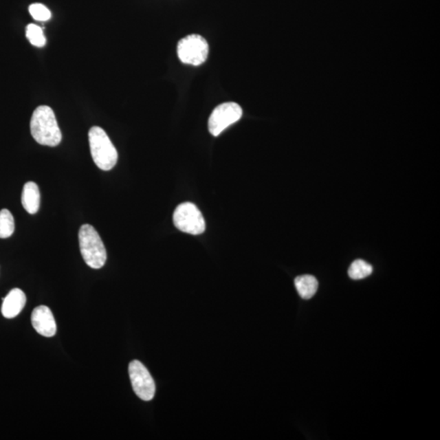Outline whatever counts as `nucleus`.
<instances>
[{
  "instance_id": "obj_1",
  "label": "nucleus",
  "mask_w": 440,
  "mask_h": 440,
  "mask_svg": "<svg viewBox=\"0 0 440 440\" xmlns=\"http://www.w3.org/2000/svg\"><path fill=\"white\" fill-rule=\"evenodd\" d=\"M30 131L36 142L46 146H57L63 139L54 110L46 105L34 110L30 121Z\"/></svg>"
},
{
  "instance_id": "obj_2",
  "label": "nucleus",
  "mask_w": 440,
  "mask_h": 440,
  "mask_svg": "<svg viewBox=\"0 0 440 440\" xmlns=\"http://www.w3.org/2000/svg\"><path fill=\"white\" fill-rule=\"evenodd\" d=\"M78 241L87 265L94 270L102 267L107 262V252L98 231L89 224H85L79 230Z\"/></svg>"
},
{
  "instance_id": "obj_3",
  "label": "nucleus",
  "mask_w": 440,
  "mask_h": 440,
  "mask_svg": "<svg viewBox=\"0 0 440 440\" xmlns=\"http://www.w3.org/2000/svg\"><path fill=\"white\" fill-rule=\"evenodd\" d=\"M92 160L102 170H110L118 162V152L107 132L99 126H94L88 133Z\"/></svg>"
},
{
  "instance_id": "obj_4",
  "label": "nucleus",
  "mask_w": 440,
  "mask_h": 440,
  "mask_svg": "<svg viewBox=\"0 0 440 440\" xmlns=\"http://www.w3.org/2000/svg\"><path fill=\"white\" fill-rule=\"evenodd\" d=\"M173 222L179 230L191 235L201 234L206 230L204 215L191 202H184L177 206L173 214Z\"/></svg>"
},
{
  "instance_id": "obj_5",
  "label": "nucleus",
  "mask_w": 440,
  "mask_h": 440,
  "mask_svg": "<svg viewBox=\"0 0 440 440\" xmlns=\"http://www.w3.org/2000/svg\"><path fill=\"white\" fill-rule=\"evenodd\" d=\"M177 54L184 64L200 65L208 59L209 45L206 39L198 34L188 35L178 43Z\"/></svg>"
},
{
  "instance_id": "obj_6",
  "label": "nucleus",
  "mask_w": 440,
  "mask_h": 440,
  "mask_svg": "<svg viewBox=\"0 0 440 440\" xmlns=\"http://www.w3.org/2000/svg\"><path fill=\"white\" fill-rule=\"evenodd\" d=\"M242 109L239 104L227 102L219 104L214 109L209 118L208 127L210 134L218 136L228 126L240 120Z\"/></svg>"
},
{
  "instance_id": "obj_7",
  "label": "nucleus",
  "mask_w": 440,
  "mask_h": 440,
  "mask_svg": "<svg viewBox=\"0 0 440 440\" xmlns=\"http://www.w3.org/2000/svg\"><path fill=\"white\" fill-rule=\"evenodd\" d=\"M129 375L136 395L144 402L152 400L155 395V382L146 367L139 360H133L129 364Z\"/></svg>"
},
{
  "instance_id": "obj_8",
  "label": "nucleus",
  "mask_w": 440,
  "mask_h": 440,
  "mask_svg": "<svg viewBox=\"0 0 440 440\" xmlns=\"http://www.w3.org/2000/svg\"><path fill=\"white\" fill-rule=\"evenodd\" d=\"M32 323L36 332L46 338L54 337L56 333V323L50 307L38 306L32 315Z\"/></svg>"
},
{
  "instance_id": "obj_9",
  "label": "nucleus",
  "mask_w": 440,
  "mask_h": 440,
  "mask_svg": "<svg viewBox=\"0 0 440 440\" xmlns=\"http://www.w3.org/2000/svg\"><path fill=\"white\" fill-rule=\"evenodd\" d=\"M25 302V294L21 289H12L8 296L3 299L1 308L3 316L7 319L16 318L23 310Z\"/></svg>"
},
{
  "instance_id": "obj_10",
  "label": "nucleus",
  "mask_w": 440,
  "mask_h": 440,
  "mask_svg": "<svg viewBox=\"0 0 440 440\" xmlns=\"http://www.w3.org/2000/svg\"><path fill=\"white\" fill-rule=\"evenodd\" d=\"M21 204L29 214H36L41 206V192L38 186L32 182L25 184L21 195Z\"/></svg>"
},
{
  "instance_id": "obj_11",
  "label": "nucleus",
  "mask_w": 440,
  "mask_h": 440,
  "mask_svg": "<svg viewBox=\"0 0 440 440\" xmlns=\"http://www.w3.org/2000/svg\"><path fill=\"white\" fill-rule=\"evenodd\" d=\"M294 285L297 292L303 299H310L318 292V281L316 277L311 275H302L296 277Z\"/></svg>"
},
{
  "instance_id": "obj_12",
  "label": "nucleus",
  "mask_w": 440,
  "mask_h": 440,
  "mask_svg": "<svg viewBox=\"0 0 440 440\" xmlns=\"http://www.w3.org/2000/svg\"><path fill=\"white\" fill-rule=\"evenodd\" d=\"M372 272L373 267L371 264L362 261V259H358L351 264L349 275L351 279L362 280L371 276Z\"/></svg>"
},
{
  "instance_id": "obj_13",
  "label": "nucleus",
  "mask_w": 440,
  "mask_h": 440,
  "mask_svg": "<svg viewBox=\"0 0 440 440\" xmlns=\"http://www.w3.org/2000/svg\"><path fill=\"white\" fill-rule=\"evenodd\" d=\"M14 230V218L10 211L7 209L0 210V239H8L13 234Z\"/></svg>"
},
{
  "instance_id": "obj_14",
  "label": "nucleus",
  "mask_w": 440,
  "mask_h": 440,
  "mask_svg": "<svg viewBox=\"0 0 440 440\" xmlns=\"http://www.w3.org/2000/svg\"><path fill=\"white\" fill-rule=\"evenodd\" d=\"M26 38L32 45L43 47L46 44V38L41 28L34 24H30L25 30Z\"/></svg>"
},
{
  "instance_id": "obj_15",
  "label": "nucleus",
  "mask_w": 440,
  "mask_h": 440,
  "mask_svg": "<svg viewBox=\"0 0 440 440\" xmlns=\"http://www.w3.org/2000/svg\"><path fill=\"white\" fill-rule=\"evenodd\" d=\"M30 15L34 20L47 21L51 19L52 13L46 6L41 3H33L29 8Z\"/></svg>"
}]
</instances>
